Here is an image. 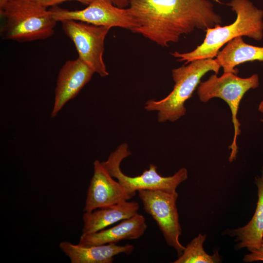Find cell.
<instances>
[{"mask_svg":"<svg viewBox=\"0 0 263 263\" xmlns=\"http://www.w3.org/2000/svg\"><path fill=\"white\" fill-rule=\"evenodd\" d=\"M128 8L138 24L132 32L162 47L222 23L208 0H130Z\"/></svg>","mask_w":263,"mask_h":263,"instance_id":"obj_1","label":"cell"},{"mask_svg":"<svg viewBox=\"0 0 263 263\" xmlns=\"http://www.w3.org/2000/svg\"><path fill=\"white\" fill-rule=\"evenodd\" d=\"M226 5L236 14L233 23L207 29L203 43L194 50L183 53L175 51L171 55L178 58V61H185L186 64L197 59L216 57L222 47L239 36L261 40L263 38V11L249 0H231Z\"/></svg>","mask_w":263,"mask_h":263,"instance_id":"obj_2","label":"cell"},{"mask_svg":"<svg viewBox=\"0 0 263 263\" xmlns=\"http://www.w3.org/2000/svg\"><path fill=\"white\" fill-rule=\"evenodd\" d=\"M172 70L174 82L172 91L160 100H149L144 108L148 111L157 112L159 122H174L186 113L185 103L190 98L207 73H219L221 66L216 59L207 58L193 60Z\"/></svg>","mask_w":263,"mask_h":263,"instance_id":"obj_3","label":"cell"},{"mask_svg":"<svg viewBox=\"0 0 263 263\" xmlns=\"http://www.w3.org/2000/svg\"><path fill=\"white\" fill-rule=\"evenodd\" d=\"M0 14L5 19L0 29L2 38L20 42L51 37L57 22L50 9L31 0L9 1L0 8Z\"/></svg>","mask_w":263,"mask_h":263,"instance_id":"obj_4","label":"cell"},{"mask_svg":"<svg viewBox=\"0 0 263 263\" xmlns=\"http://www.w3.org/2000/svg\"><path fill=\"white\" fill-rule=\"evenodd\" d=\"M259 86L257 74L250 77L242 78L233 73H223L221 76L212 75L206 81L201 82L197 87V94L201 102H207L210 99L218 97L223 99L229 106L232 115L234 127V137L229 146L231 152L229 161H233L237 156L238 146L237 139L241 133L237 115L239 105L244 94L250 89Z\"/></svg>","mask_w":263,"mask_h":263,"instance_id":"obj_5","label":"cell"},{"mask_svg":"<svg viewBox=\"0 0 263 263\" xmlns=\"http://www.w3.org/2000/svg\"><path fill=\"white\" fill-rule=\"evenodd\" d=\"M131 154L128 144L123 143L101 163L109 173L133 196L140 190L175 192L178 186L188 179V172L185 168H181L172 176L164 177L158 173L157 167L153 164H150L149 169L145 170L141 175L134 177L127 175L122 171L120 165Z\"/></svg>","mask_w":263,"mask_h":263,"instance_id":"obj_6","label":"cell"},{"mask_svg":"<svg viewBox=\"0 0 263 263\" xmlns=\"http://www.w3.org/2000/svg\"><path fill=\"white\" fill-rule=\"evenodd\" d=\"M137 192L144 210L156 222L167 244L180 256L185 246L179 241L182 229L176 206L178 193L160 190H140Z\"/></svg>","mask_w":263,"mask_h":263,"instance_id":"obj_7","label":"cell"},{"mask_svg":"<svg viewBox=\"0 0 263 263\" xmlns=\"http://www.w3.org/2000/svg\"><path fill=\"white\" fill-rule=\"evenodd\" d=\"M60 22L64 32L74 43L78 57L100 76L108 75L103 56L105 39L111 28L73 20Z\"/></svg>","mask_w":263,"mask_h":263,"instance_id":"obj_8","label":"cell"},{"mask_svg":"<svg viewBox=\"0 0 263 263\" xmlns=\"http://www.w3.org/2000/svg\"><path fill=\"white\" fill-rule=\"evenodd\" d=\"M50 10L56 22L73 20L97 26L120 27L132 31L138 26L128 7H117L111 0H93L81 10H69L56 5L51 7Z\"/></svg>","mask_w":263,"mask_h":263,"instance_id":"obj_9","label":"cell"},{"mask_svg":"<svg viewBox=\"0 0 263 263\" xmlns=\"http://www.w3.org/2000/svg\"><path fill=\"white\" fill-rule=\"evenodd\" d=\"M103 166L101 162H94V174L87 190L84 212L128 201L133 196L115 181Z\"/></svg>","mask_w":263,"mask_h":263,"instance_id":"obj_10","label":"cell"},{"mask_svg":"<svg viewBox=\"0 0 263 263\" xmlns=\"http://www.w3.org/2000/svg\"><path fill=\"white\" fill-rule=\"evenodd\" d=\"M94 73V70L78 57L65 62L57 75L51 117L56 116L66 103L78 94Z\"/></svg>","mask_w":263,"mask_h":263,"instance_id":"obj_11","label":"cell"},{"mask_svg":"<svg viewBox=\"0 0 263 263\" xmlns=\"http://www.w3.org/2000/svg\"><path fill=\"white\" fill-rule=\"evenodd\" d=\"M147 228L144 216L138 213L109 228L92 233L82 234L78 244L91 246L116 244L124 240L138 239L144 234Z\"/></svg>","mask_w":263,"mask_h":263,"instance_id":"obj_12","label":"cell"},{"mask_svg":"<svg viewBox=\"0 0 263 263\" xmlns=\"http://www.w3.org/2000/svg\"><path fill=\"white\" fill-rule=\"evenodd\" d=\"M59 246L72 263H112L115 256L122 253L131 254L134 249L130 244L120 245L111 243L84 246L67 241L61 242Z\"/></svg>","mask_w":263,"mask_h":263,"instance_id":"obj_13","label":"cell"},{"mask_svg":"<svg viewBox=\"0 0 263 263\" xmlns=\"http://www.w3.org/2000/svg\"><path fill=\"white\" fill-rule=\"evenodd\" d=\"M139 204L128 201L100 208L83 215L82 234L96 232L138 213Z\"/></svg>","mask_w":263,"mask_h":263,"instance_id":"obj_14","label":"cell"},{"mask_svg":"<svg viewBox=\"0 0 263 263\" xmlns=\"http://www.w3.org/2000/svg\"><path fill=\"white\" fill-rule=\"evenodd\" d=\"M258 188V202L251 220L244 226L230 230L227 233L235 237L238 242L237 248L246 247L249 250L259 248L263 240V169L261 177L256 178Z\"/></svg>","mask_w":263,"mask_h":263,"instance_id":"obj_15","label":"cell"},{"mask_svg":"<svg viewBox=\"0 0 263 263\" xmlns=\"http://www.w3.org/2000/svg\"><path fill=\"white\" fill-rule=\"evenodd\" d=\"M216 59L223 68L224 73L237 74L236 66L246 62H263V47L247 44L239 36L228 42L219 51Z\"/></svg>","mask_w":263,"mask_h":263,"instance_id":"obj_16","label":"cell"},{"mask_svg":"<svg viewBox=\"0 0 263 263\" xmlns=\"http://www.w3.org/2000/svg\"><path fill=\"white\" fill-rule=\"evenodd\" d=\"M207 234L200 233L187 245L174 263H216L221 261L220 256L216 251L213 255L207 254L204 249L203 244Z\"/></svg>","mask_w":263,"mask_h":263,"instance_id":"obj_17","label":"cell"},{"mask_svg":"<svg viewBox=\"0 0 263 263\" xmlns=\"http://www.w3.org/2000/svg\"><path fill=\"white\" fill-rule=\"evenodd\" d=\"M35 3L38 4V5L48 8L49 7H53L54 6L57 5V4L65 2L67 1H71L75 0L83 4L88 5H89L93 0H31Z\"/></svg>","mask_w":263,"mask_h":263,"instance_id":"obj_18","label":"cell"},{"mask_svg":"<svg viewBox=\"0 0 263 263\" xmlns=\"http://www.w3.org/2000/svg\"><path fill=\"white\" fill-rule=\"evenodd\" d=\"M250 253L245 255L243 261L250 263L255 261H263V240L261 246L258 249L249 250Z\"/></svg>","mask_w":263,"mask_h":263,"instance_id":"obj_19","label":"cell"},{"mask_svg":"<svg viewBox=\"0 0 263 263\" xmlns=\"http://www.w3.org/2000/svg\"><path fill=\"white\" fill-rule=\"evenodd\" d=\"M115 6L120 8H126L128 7L130 0H111Z\"/></svg>","mask_w":263,"mask_h":263,"instance_id":"obj_20","label":"cell"},{"mask_svg":"<svg viewBox=\"0 0 263 263\" xmlns=\"http://www.w3.org/2000/svg\"><path fill=\"white\" fill-rule=\"evenodd\" d=\"M258 111L263 113V100L262 101L259 105ZM261 121L263 122V119H261Z\"/></svg>","mask_w":263,"mask_h":263,"instance_id":"obj_21","label":"cell"},{"mask_svg":"<svg viewBox=\"0 0 263 263\" xmlns=\"http://www.w3.org/2000/svg\"><path fill=\"white\" fill-rule=\"evenodd\" d=\"M15 0H0V8L2 7L7 2Z\"/></svg>","mask_w":263,"mask_h":263,"instance_id":"obj_22","label":"cell"},{"mask_svg":"<svg viewBox=\"0 0 263 263\" xmlns=\"http://www.w3.org/2000/svg\"><path fill=\"white\" fill-rule=\"evenodd\" d=\"M213 0L214 1L216 2H217L219 4H222V3L220 1V0Z\"/></svg>","mask_w":263,"mask_h":263,"instance_id":"obj_23","label":"cell"}]
</instances>
